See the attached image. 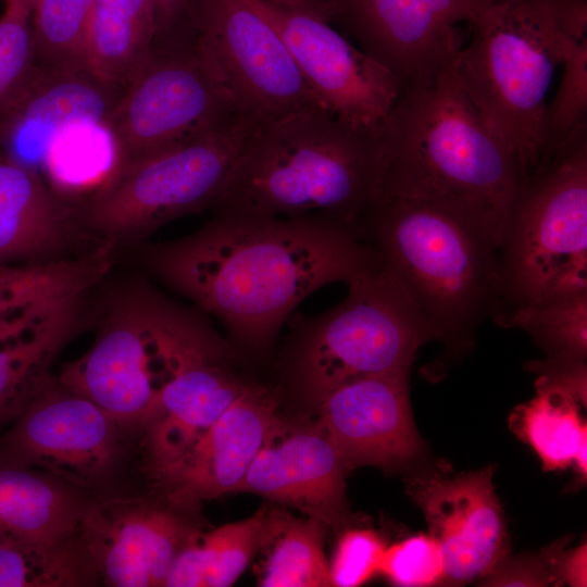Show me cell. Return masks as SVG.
Here are the masks:
<instances>
[{
    "mask_svg": "<svg viewBox=\"0 0 587 587\" xmlns=\"http://www.w3.org/2000/svg\"><path fill=\"white\" fill-rule=\"evenodd\" d=\"M141 250L153 276L216 317L233 346L250 353L268 351L319 288L383 266L354 225L322 215L215 212L197 232Z\"/></svg>",
    "mask_w": 587,
    "mask_h": 587,
    "instance_id": "cell-1",
    "label": "cell"
},
{
    "mask_svg": "<svg viewBox=\"0 0 587 587\" xmlns=\"http://www.w3.org/2000/svg\"><path fill=\"white\" fill-rule=\"evenodd\" d=\"M454 57L402 85L377 132L383 160L378 192L457 208L487 224L501 243L522 171L483 122Z\"/></svg>",
    "mask_w": 587,
    "mask_h": 587,
    "instance_id": "cell-2",
    "label": "cell"
},
{
    "mask_svg": "<svg viewBox=\"0 0 587 587\" xmlns=\"http://www.w3.org/2000/svg\"><path fill=\"white\" fill-rule=\"evenodd\" d=\"M382 170L377 133L313 105L257 124L213 209L252 216L322 215L355 226L378 193Z\"/></svg>",
    "mask_w": 587,
    "mask_h": 587,
    "instance_id": "cell-3",
    "label": "cell"
},
{
    "mask_svg": "<svg viewBox=\"0 0 587 587\" xmlns=\"http://www.w3.org/2000/svg\"><path fill=\"white\" fill-rule=\"evenodd\" d=\"M355 227L451 350L469 348L478 326L494 320L500 240L484 222L444 203L378 192Z\"/></svg>",
    "mask_w": 587,
    "mask_h": 587,
    "instance_id": "cell-4",
    "label": "cell"
},
{
    "mask_svg": "<svg viewBox=\"0 0 587 587\" xmlns=\"http://www.w3.org/2000/svg\"><path fill=\"white\" fill-rule=\"evenodd\" d=\"M469 24L471 41L454 57L458 76L524 177L542 159L548 90L576 41L562 32L549 0H498Z\"/></svg>",
    "mask_w": 587,
    "mask_h": 587,
    "instance_id": "cell-5",
    "label": "cell"
},
{
    "mask_svg": "<svg viewBox=\"0 0 587 587\" xmlns=\"http://www.w3.org/2000/svg\"><path fill=\"white\" fill-rule=\"evenodd\" d=\"M498 309L515 313L587 292V123L522 177L498 253Z\"/></svg>",
    "mask_w": 587,
    "mask_h": 587,
    "instance_id": "cell-6",
    "label": "cell"
},
{
    "mask_svg": "<svg viewBox=\"0 0 587 587\" xmlns=\"http://www.w3.org/2000/svg\"><path fill=\"white\" fill-rule=\"evenodd\" d=\"M286 373L312 404L337 386L410 370L417 350L437 340L395 276L383 265L348 284L346 298L316 315H291Z\"/></svg>",
    "mask_w": 587,
    "mask_h": 587,
    "instance_id": "cell-7",
    "label": "cell"
},
{
    "mask_svg": "<svg viewBox=\"0 0 587 587\" xmlns=\"http://www.w3.org/2000/svg\"><path fill=\"white\" fill-rule=\"evenodd\" d=\"M258 123L237 112L193 137L117 164L75 209L78 223L110 246L213 208Z\"/></svg>",
    "mask_w": 587,
    "mask_h": 587,
    "instance_id": "cell-8",
    "label": "cell"
},
{
    "mask_svg": "<svg viewBox=\"0 0 587 587\" xmlns=\"http://www.w3.org/2000/svg\"><path fill=\"white\" fill-rule=\"evenodd\" d=\"M204 313L147 286L109 307L92 346L57 380L118 424H140L191 350Z\"/></svg>",
    "mask_w": 587,
    "mask_h": 587,
    "instance_id": "cell-9",
    "label": "cell"
},
{
    "mask_svg": "<svg viewBox=\"0 0 587 587\" xmlns=\"http://www.w3.org/2000/svg\"><path fill=\"white\" fill-rule=\"evenodd\" d=\"M184 23L238 111L262 123L322 105L264 0H187Z\"/></svg>",
    "mask_w": 587,
    "mask_h": 587,
    "instance_id": "cell-10",
    "label": "cell"
},
{
    "mask_svg": "<svg viewBox=\"0 0 587 587\" xmlns=\"http://www.w3.org/2000/svg\"><path fill=\"white\" fill-rule=\"evenodd\" d=\"M237 112L184 25L155 41L105 125L120 164L193 137Z\"/></svg>",
    "mask_w": 587,
    "mask_h": 587,
    "instance_id": "cell-11",
    "label": "cell"
},
{
    "mask_svg": "<svg viewBox=\"0 0 587 587\" xmlns=\"http://www.w3.org/2000/svg\"><path fill=\"white\" fill-rule=\"evenodd\" d=\"M265 3L319 102L350 126L377 133L400 95L399 78L322 16Z\"/></svg>",
    "mask_w": 587,
    "mask_h": 587,
    "instance_id": "cell-12",
    "label": "cell"
},
{
    "mask_svg": "<svg viewBox=\"0 0 587 587\" xmlns=\"http://www.w3.org/2000/svg\"><path fill=\"white\" fill-rule=\"evenodd\" d=\"M498 0H349L329 23L402 85L430 75L462 47L457 24Z\"/></svg>",
    "mask_w": 587,
    "mask_h": 587,
    "instance_id": "cell-13",
    "label": "cell"
},
{
    "mask_svg": "<svg viewBox=\"0 0 587 587\" xmlns=\"http://www.w3.org/2000/svg\"><path fill=\"white\" fill-rule=\"evenodd\" d=\"M118 425L52 378L0 438V454L68 484L91 486L105 478L115 462Z\"/></svg>",
    "mask_w": 587,
    "mask_h": 587,
    "instance_id": "cell-14",
    "label": "cell"
},
{
    "mask_svg": "<svg viewBox=\"0 0 587 587\" xmlns=\"http://www.w3.org/2000/svg\"><path fill=\"white\" fill-rule=\"evenodd\" d=\"M236 348L207 320L191 350L140 423L152 470L173 467L254 382L232 366Z\"/></svg>",
    "mask_w": 587,
    "mask_h": 587,
    "instance_id": "cell-15",
    "label": "cell"
},
{
    "mask_svg": "<svg viewBox=\"0 0 587 587\" xmlns=\"http://www.w3.org/2000/svg\"><path fill=\"white\" fill-rule=\"evenodd\" d=\"M195 530L174 512L137 501L88 504L78 541L97 578L115 587L164 586Z\"/></svg>",
    "mask_w": 587,
    "mask_h": 587,
    "instance_id": "cell-16",
    "label": "cell"
},
{
    "mask_svg": "<svg viewBox=\"0 0 587 587\" xmlns=\"http://www.w3.org/2000/svg\"><path fill=\"white\" fill-rule=\"evenodd\" d=\"M410 370L346 382L316 404L320 424L347 469L397 466L415 459L422 441L409 397Z\"/></svg>",
    "mask_w": 587,
    "mask_h": 587,
    "instance_id": "cell-17",
    "label": "cell"
},
{
    "mask_svg": "<svg viewBox=\"0 0 587 587\" xmlns=\"http://www.w3.org/2000/svg\"><path fill=\"white\" fill-rule=\"evenodd\" d=\"M346 469L320 423L288 424L277 417L237 492L291 505L340 527L348 517Z\"/></svg>",
    "mask_w": 587,
    "mask_h": 587,
    "instance_id": "cell-18",
    "label": "cell"
},
{
    "mask_svg": "<svg viewBox=\"0 0 587 587\" xmlns=\"http://www.w3.org/2000/svg\"><path fill=\"white\" fill-rule=\"evenodd\" d=\"M413 496L442 552L445 580L466 583L498 565L507 537L491 467L416 482Z\"/></svg>",
    "mask_w": 587,
    "mask_h": 587,
    "instance_id": "cell-19",
    "label": "cell"
},
{
    "mask_svg": "<svg viewBox=\"0 0 587 587\" xmlns=\"http://www.w3.org/2000/svg\"><path fill=\"white\" fill-rule=\"evenodd\" d=\"M275 391L254 384L237 398L161 482L176 504L237 492L277 419Z\"/></svg>",
    "mask_w": 587,
    "mask_h": 587,
    "instance_id": "cell-20",
    "label": "cell"
},
{
    "mask_svg": "<svg viewBox=\"0 0 587 587\" xmlns=\"http://www.w3.org/2000/svg\"><path fill=\"white\" fill-rule=\"evenodd\" d=\"M123 90L87 71L57 74L36 66L0 114V152L39 173L46 147L59 129L77 121L105 124Z\"/></svg>",
    "mask_w": 587,
    "mask_h": 587,
    "instance_id": "cell-21",
    "label": "cell"
},
{
    "mask_svg": "<svg viewBox=\"0 0 587 587\" xmlns=\"http://www.w3.org/2000/svg\"><path fill=\"white\" fill-rule=\"evenodd\" d=\"M76 224L42 175L0 152V265L64 258Z\"/></svg>",
    "mask_w": 587,
    "mask_h": 587,
    "instance_id": "cell-22",
    "label": "cell"
},
{
    "mask_svg": "<svg viewBox=\"0 0 587 587\" xmlns=\"http://www.w3.org/2000/svg\"><path fill=\"white\" fill-rule=\"evenodd\" d=\"M85 296L0 323V424L17 417L52 379L51 365L79 326Z\"/></svg>",
    "mask_w": 587,
    "mask_h": 587,
    "instance_id": "cell-23",
    "label": "cell"
},
{
    "mask_svg": "<svg viewBox=\"0 0 587 587\" xmlns=\"http://www.w3.org/2000/svg\"><path fill=\"white\" fill-rule=\"evenodd\" d=\"M87 505L61 480L0 454V535L36 544L70 540Z\"/></svg>",
    "mask_w": 587,
    "mask_h": 587,
    "instance_id": "cell-24",
    "label": "cell"
},
{
    "mask_svg": "<svg viewBox=\"0 0 587 587\" xmlns=\"http://www.w3.org/2000/svg\"><path fill=\"white\" fill-rule=\"evenodd\" d=\"M157 38L151 0H95L86 34V71L124 89Z\"/></svg>",
    "mask_w": 587,
    "mask_h": 587,
    "instance_id": "cell-25",
    "label": "cell"
},
{
    "mask_svg": "<svg viewBox=\"0 0 587 587\" xmlns=\"http://www.w3.org/2000/svg\"><path fill=\"white\" fill-rule=\"evenodd\" d=\"M109 267L105 247L75 258L0 265V323L86 295Z\"/></svg>",
    "mask_w": 587,
    "mask_h": 587,
    "instance_id": "cell-26",
    "label": "cell"
},
{
    "mask_svg": "<svg viewBox=\"0 0 587 587\" xmlns=\"http://www.w3.org/2000/svg\"><path fill=\"white\" fill-rule=\"evenodd\" d=\"M325 524L279 510H263L258 551L262 561L259 583L264 587H323L329 585L324 553Z\"/></svg>",
    "mask_w": 587,
    "mask_h": 587,
    "instance_id": "cell-27",
    "label": "cell"
},
{
    "mask_svg": "<svg viewBox=\"0 0 587 587\" xmlns=\"http://www.w3.org/2000/svg\"><path fill=\"white\" fill-rule=\"evenodd\" d=\"M262 522L263 509L203 535L195 530L177 554L164 586L233 585L258 552Z\"/></svg>",
    "mask_w": 587,
    "mask_h": 587,
    "instance_id": "cell-28",
    "label": "cell"
},
{
    "mask_svg": "<svg viewBox=\"0 0 587 587\" xmlns=\"http://www.w3.org/2000/svg\"><path fill=\"white\" fill-rule=\"evenodd\" d=\"M116 164L117 152L107 125L77 121L50 138L39 173L59 196L89 195L105 180Z\"/></svg>",
    "mask_w": 587,
    "mask_h": 587,
    "instance_id": "cell-29",
    "label": "cell"
},
{
    "mask_svg": "<svg viewBox=\"0 0 587 587\" xmlns=\"http://www.w3.org/2000/svg\"><path fill=\"white\" fill-rule=\"evenodd\" d=\"M586 399L542 376L537 396L524 405L520 434L548 471L573 464L579 449L587 445V426L579 415L578 402Z\"/></svg>",
    "mask_w": 587,
    "mask_h": 587,
    "instance_id": "cell-30",
    "label": "cell"
},
{
    "mask_svg": "<svg viewBox=\"0 0 587 587\" xmlns=\"http://www.w3.org/2000/svg\"><path fill=\"white\" fill-rule=\"evenodd\" d=\"M97 580L77 535L59 544L0 535V587H67Z\"/></svg>",
    "mask_w": 587,
    "mask_h": 587,
    "instance_id": "cell-31",
    "label": "cell"
},
{
    "mask_svg": "<svg viewBox=\"0 0 587 587\" xmlns=\"http://www.w3.org/2000/svg\"><path fill=\"white\" fill-rule=\"evenodd\" d=\"M95 0H38L32 10L35 64L57 74L86 71V34Z\"/></svg>",
    "mask_w": 587,
    "mask_h": 587,
    "instance_id": "cell-32",
    "label": "cell"
},
{
    "mask_svg": "<svg viewBox=\"0 0 587 587\" xmlns=\"http://www.w3.org/2000/svg\"><path fill=\"white\" fill-rule=\"evenodd\" d=\"M526 330L550 360L584 362L587 346V292L552 300L512 315L508 326Z\"/></svg>",
    "mask_w": 587,
    "mask_h": 587,
    "instance_id": "cell-33",
    "label": "cell"
},
{
    "mask_svg": "<svg viewBox=\"0 0 587 587\" xmlns=\"http://www.w3.org/2000/svg\"><path fill=\"white\" fill-rule=\"evenodd\" d=\"M561 66L559 87L546 109L542 159L587 123V38L573 45Z\"/></svg>",
    "mask_w": 587,
    "mask_h": 587,
    "instance_id": "cell-34",
    "label": "cell"
},
{
    "mask_svg": "<svg viewBox=\"0 0 587 587\" xmlns=\"http://www.w3.org/2000/svg\"><path fill=\"white\" fill-rule=\"evenodd\" d=\"M35 71L32 9L24 0H5L0 15V114Z\"/></svg>",
    "mask_w": 587,
    "mask_h": 587,
    "instance_id": "cell-35",
    "label": "cell"
},
{
    "mask_svg": "<svg viewBox=\"0 0 587 587\" xmlns=\"http://www.w3.org/2000/svg\"><path fill=\"white\" fill-rule=\"evenodd\" d=\"M379 573L404 587L435 585L445 580V561L430 535H416L385 549Z\"/></svg>",
    "mask_w": 587,
    "mask_h": 587,
    "instance_id": "cell-36",
    "label": "cell"
},
{
    "mask_svg": "<svg viewBox=\"0 0 587 587\" xmlns=\"http://www.w3.org/2000/svg\"><path fill=\"white\" fill-rule=\"evenodd\" d=\"M386 546L370 529H350L340 537L330 563L329 585L357 587L379 573Z\"/></svg>",
    "mask_w": 587,
    "mask_h": 587,
    "instance_id": "cell-37",
    "label": "cell"
},
{
    "mask_svg": "<svg viewBox=\"0 0 587 587\" xmlns=\"http://www.w3.org/2000/svg\"><path fill=\"white\" fill-rule=\"evenodd\" d=\"M562 32L571 39L587 38V0H549Z\"/></svg>",
    "mask_w": 587,
    "mask_h": 587,
    "instance_id": "cell-38",
    "label": "cell"
},
{
    "mask_svg": "<svg viewBox=\"0 0 587 587\" xmlns=\"http://www.w3.org/2000/svg\"><path fill=\"white\" fill-rule=\"evenodd\" d=\"M155 17V41L166 38L183 23L187 0H151Z\"/></svg>",
    "mask_w": 587,
    "mask_h": 587,
    "instance_id": "cell-39",
    "label": "cell"
},
{
    "mask_svg": "<svg viewBox=\"0 0 587 587\" xmlns=\"http://www.w3.org/2000/svg\"><path fill=\"white\" fill-rule=\"evenodd\" d=\"M560 575L572 586H586V546L576 549L560 565Z\"/></svg>",
    "mask_w": 587,
    "mask_h": 587,
    "instance_id": "cell-40",
    "label": "cell"
},
{
    "mask_svg": "<svg viewBox=\"0 0 587 587\" xmlns=\"http://www.w3.org/2000/svg\"><path fill=\"white\" fill-rule=\"evenodd\" d=\"M33 10L38 0H24Z\"/></svg>",
    "mask_w": 587,
    "mask_h": 587,
    "instance_id": "cell-41",
    "label": "cell"
}]
</instances>
